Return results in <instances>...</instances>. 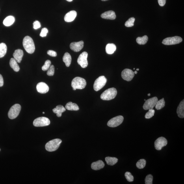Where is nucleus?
<instances>
[{
	"label": "nucleus",
	"mask_w": 184,
	"mask_h": 184,
	"mask_svg": "<svg viewBox=\"0 0 184 184\" xmlns=\"http://www.w3.org/2000/svg\"><path fill=\"white\" fill-rule=\"evenodd\" d=\"M23 44L25 49L28 53L32 54L35 51V45L33 39L31 37H25L23 39Z\"/></svg>",
	"instance_id": "nucleus-1"
},
{
	"label": "nucleus",
	"mask_w": 184,
	"mask_h": 184,
	"mask_svg": "<svg viewBox=\"0 0 184 184\" xmlns=\"http://www.w3.org/2000/svg\"><path fill=\"white\" fill-rule=\"evenodd\" d=\"M117 90L115 88L108 89L101 95V99L103 100H110L115 98L117 95Z\"/></svg>",
	"instance_id": "nucleus-2"
},
{
	"label": "nucleus",
	"mask_w": 184,
	"mask_h": 184,
	"mask_svg": "<svg viewBox=\"0 0 184 184\" xmlns=\"http://www.w3.org/2000/svg\"><path fill=\"white\" fill-rule=\"evenodd\" d=\"M62 142V140L57 138L49 141L45 145L46 150L49 152H53L57 150Z\"/></svg>",
	"instance_id": "nucleus-3"
},
{
	"label": "nucleus",
	"mask_w": 184,
	"mask_h": 184,
	"mask_svg": "<svg viewBox=\"0 0 184 184\" xmlns=\"http://www.w3.org/2000/svg\"><path fill=\"white\" fill-rule=\"evenodd\" d=\"M86 80L83 78L77 77L74 79L71 82V86L76 89H82L85 88L86 85Z\"/></svg>",
	"instance_id": "nucleus-4"
},
{
	"label": "nucleus",
	"mask_w": 184,
	"mask_h": 184,
	"mask_svg": "<svg viewBox=\"0 0 184 184\" xmlns=\"http://www.w3.org/2000/svg\"><path fill=\"white\" fill-rule=\"evenodd\" d=\"M21 108V106L18 104H16L12 106L8 112L9 118L11 120L16 118L19 115Z\"/></svg>",
	"instance_id": "nucleus-5"
},
{
	"label": "nucleus",
	"mask_w": 184,
	"mask_h": 184,
	"mask_svg": "<svg viewBox=\"0 0 184 184\" xmlns=\"http://www.w3.org/2000/svg\"><path fill=\"white\" fill-rule=\"evenodd\" d=\"M107 81V79L104 76L99 77L95 82L94 85L95 90L97 92L101 89L105 85Z\"/></svg>",
	"instance_id": "nucleus-6"
},
{
	"label": "nucleus",
	"mask_w": 184,
	"mask_h": 184,
	"mask_svg": "<svg viewBox=\"0 0 184 184\" xmlns=\"http://www.w3.org/2000/svg\"><path fill=\"white\" fill-rule=\"evenodd\" d=\"M50 124L49 119L45 117H40L36 118L33 122L34 126L42 127L48 126Z\"/></svg>",
	"instance_id": "nucleus-7"
},
{
	"label": "nucleus",
	"mask_w": 184,
	"mask_h": 184,
	"mask_svg": "<svg viewBox=\"0 0 184 184\" xmlns=\"http://www.w3.org/2000/svg\"><path fill=\"white\" fill-rule=\"evenodd\" d=\"M182 41L183 39L180 37L175 36L164 39L162 43L165 45H172L179 44Z\"/></svg>",
	"instance_id": "nucleus-8"
},
{
	"label": "nucleus",
	"mask_w": 184,
	"mask_h": 184,
	"mask_svg": "<svg viewBox=\"0 0 184 184\" xmlns=\"http://www.w3.org/2000/svg\"><path fill=\"white\" fill-rule=\"evenodd\" d=\"M123 120L124 118L122 116H116L107 122V125L110 127H116L122 124Z\"/></svg>",
	"instance_id": "nucleus-9"
},
{
	"label": "nucleus",
	"mask_w": 184,
	"mask_h": 184,
	"mask_svg": "<svg viewBox=\"0 0 184 184\" xmlns=\"http://www.w3.org/2000/svg\"><path fill=\"white\" fill-rule=\"evenodd\" d=\"M88 54L87 52H84L80 54L77 59V63L82 68H85L88 65L87 60Z\"/></svg>",
	"instance_id": "nucleus-10"
},
{
	"label": "nucleus",
	"mask_w": 184,
	"mask_h": 184,
	"mask_svg": "<svg viewBox=\"0 0 184 184\" xmlns=\"http://www.w3.org/2000/svg\"><path fill=\"white\" fill-rule=\"evenodd\" d=\"M158 101V99L157 97H154L147 100L145 101L143 107L146 110L153 109L155 107Z\"/></svg>",
	"instance_id": "nucleus-11"
},
{
	"label": "nucleus",
	"mask_w": 184,
	"mask_h": 184,
	"mask_svg": "<svg viewBox=\"0 0 184 184\" xmlns=\"http://www.w3.org/2000/svg\"><path fill=\"white\" fill-rule=\"evenodd\" d=\"M135 74L131 69H126L123 70L122 72V78L127 81H131L135 77Z\"/></svg>",
	"instance_id": "nucleus-12"
},
{
	"label": "nucleus",
	"mask_w": 184,
	"mask_h": 184,
	"mask_svg": "<svg viewBox=\"0 0 184 184\" xmlns=\"http://www.w3.org/2000/svg\"><path fill=\"white\" fill-rule=\"evenodd\" d=\"M167 144V140L165 137H160L155 142V148L157 150H161L162 148L166 146Z\"/></svg>",
	"instance_id": "nucleus-13"
},
{
	"label": "nucleus",
	"mask_w": 184,
	"mask_h": 184,
	"mask_svg": "<svg viewBox=\"0 0 184 184\" xmlns=\"http://www.w3.org/2000/svg\"><path fill=\"white\" fill-rule=\"evenodd\" d=\"M84 42L81 41L78 42H73L70 44V48L71 50L75 52H79L83 48Z\"/></svg>",
	"instance_id": "nucleus-14"
},
{
	"label": "nucleus",
	"mask_w": 184,
	"mask_h": 184,
	"mask_svg": "<svg viewBox=\"0 0 184 184\" xmlns=\"http://www.w3.org/2000/svg\"><path fill=\"white\" fill-rule=\"evenodd\" d=\"M36 88L38 92L41 94H45L48 92L49 90L48 86L42 82L38 83L37 85Z\"/></svg>",
	"instance_id": "nucleus-15"
},
{
	"label": "nucleus",
	"mask_w": 184,
	"mask_h": 184,
	"mask_svg": "<svg viewBox=\"0 0 184 184\" xmlns=\"http://www.w3.org/2000/svg\"><path fill=\"white\" fill-rule=\"evenodd\" d=\"M77 16V12L74 10L71 11L66 14L64 17V21L70 22L74 20Z\"/></svg>",
	"instance_id": "nucleus-16"
},
{
	"label": "nucleus",
	"mask_w": 184,
	"mask_h": 184,
	"mask_svg": "<svg viewBox=\"0 0 184 184\" xmlns=\"http://www.w3.org/2000/svg\"><path fill=\"white\" fill-rule=\"evenodd\" d=\"M101 16L104 19L114 20L116 18V15L115 12L111 10L103 13L101 14Z\"/></svg>",
	"instance_id": "nucleus-17"
},
{
	"label": "nucleus",
	"mask_w": 184,
	"mask_h": 184,
	"mask_svg": "<svg viewBox=\"0 0 184 184\" xmlns=\"http://www.w3.org/2000/svg\"><path fill=\"white\" fill-rule=\"evenodd\" d=\"M24 55L23 52L22 50L18 49L14 51L13 56L17 62L20 63L22 60Z\"/></svg>",
	"instance_id": "nucleus-18"
},
{
	"label": "nucleus",
	"mask_w": 184,
	"mask_h": 184,
	"mask_svg": "<svg viewBox=\"0 0 184 184\" xmlns=\"http://www.w3.org/2000/svg\"><path fill=\"white\" fill-rule=\"evenodd\" d=\"M105 166V164L102 161L98 160L92 163L91 168L92 170H97L101 169Z\"/></svg>",
	"instance_id": "nucleus-19"
},
{
	"label": "nucleus",
	"mask_w": 184,
	"mask_h": 184,
	"mask_svg": "<svg viewBox=\"0 0 184 184\" xmlns=\"http://www.w3.org/2000/svg\"><path fill=\"white\" fill-rule=\"evenodd\" d=\"M177 113L179 118L184 117V101H182L177 107Z\"/></svg>",
	"instance_id": "nucleus-20"
},
{
	"label": "nucleus",
	"mask_w": 184,
	"mask_h": 184,
	"mask_svg": "<svg viewBox=\"0 0 184 184\" xmlns=\"http://www.w3.org/2000/svg\"><path fill=\"white\" fill-rule=\"evenodd\" d=\"M66 109L63 106L61 105H58L56 106V108H54L53 110V112L54 113L56 114V115L58 117H61L62 114L66 111Z\"/></svg>",
	"instance_id": "nucleus-21"
},
{
	"label": "nucleus",
	"mask_w": 184,
	"mask_h": 184,
	"mask_svg": "<svg viewBox=\"0 0 184 184\" xmlns=\"http://www.w3.org/2000/svg\"><path fill=\"white\" fill-rule=\"evenodd\" d=\"M116 47L113 43H109L106 47V52L109 54H112L116 50Z\"/></svg>",
	"instance_id": "nucleus-22"
},
{
	"label": "nucleus",
	"mask_w": 184,
	"mask_h": 184,
	"mask_svg": "<svg viewBox=\"0 0 184 184\" xmlns=\"http://www.w3.org/2000/svg\"><path fill=\"white\" fill-rule=\"evenodd\" d=\"M15 20L14 16H9L4 19L3 21V24L6 26H9L11 25L14 22Z\"/></svg>",
	"instance_id": "nucleus-23"
},
{
	"label": "nucleus",
	"mask_w": 184,
	"mask_h": 184,
	"mask_svg": "<svg viewBox=\"0 0 184 184\" xmlns=\"http://www.w3.org/2000/svg\"><path fill=\"white\" fill-rule=\"evenodd\" d=\"M72 58L71 56L68 53L66 52L64 54L63 57V61L65 63L67 67H69L70 65Z\"/></svg>",
	"instance_id": "nucleus-24"
},
{
	"label": "nucleus",
	"mask_w": 184,
	"mask_h": 184,
	"mask_svg": "<svg viewBox=\"0 0 184 184\" xmlns=\"http://www.w3.org/2000/svg\"><path fill=\"white\" fill-rule=\"evenodd\" d=\"M10 65L16 72H18L20 69L17 62L14 58H11L10 61Z\"/></svg>",
	"instance_id": "nucleus-25"
},
{
	"label": "nucleus",
	"mask_w": 184,
	"mask_h": 184,
	"mask_svg": "<svg viewBox=\"0 0 184 184\" xmlns=\"http://www.w3.org/2000/svg\"><path fill=\"white\" fill-rule=\"evenodd\" d=\"M66 109L69 110H79L78 106L76 104L72 102H69L65 106Z\"/></svg>",
	"instance_id": "nucleus-26"
},
{
	"label": "nucleus",
	"mask_w": 184,
	"mask_h": 184,
	"mask_svg": "<svg viewBox=\"0 0 184 184\" xmlns=\"http://www.w3.org/2000/svg\"><path fill=\"white\" fill-rule=\"evenodd\" d=\"M7 47L5 43H0V58L4 57L7 52Z\"/></svg>",
	"instance_id": "nucleus-27"
},
{
	"label": "nucleus",
	"mask_w": 184,
	"mask_h": 184,
	"mask_svg": "<svg viewBox=\"0 0 184 184\" xmlns=\"http://www.w3.org/2000/svg\"><path fill=\"white\" fill-rule=\"evenodd\" d=\"M105 160L108 165L111 166L114 165L118 161V159L116 158L109 157L105 158Z\"/></svg>",
	"instance_id": "nucleus-28"
},
{
	"label": "nucleus",
	"mask_w": 184,
	"mask_h": 184,
	"mask_svg": "<svg viewBox=\"0 0 184 184\" xmlns=\"http://www.w3.org/2000/svg\"><path fill=\"white\" fill-rule=\"evenodd\" d=\"M148 41V37L147 36H144L142 37H138L136 39V42L140 45H144L147 43Z\"/></svg>",
	"instance_id": "nucleus-29"
},
{
	"label": "nucleus",
	"mask_w": 184,
	"mask_h": 184,
	"mask_svg": "<svg viewBox=\"0 0 184 184\" xmlns=\"http://www.w3.org/2000/svg\"><path fill=\"white\" fill-rule=\"evenodd\" d=\"M165 106V101L164 98L157 101L155 106V109L157 110H160L163 108Z\"/></svg>",
	"instance_id": "nucleus-30"
},
{
	"label": "nucleus",
	"mask_w": 184,
	"mask_h": 184,
	"mask_svg": "<svg viewBox=\"0 0 184 184\" xmlns=\"http://www.w3.org/2000/svg\"><path fill=\"white\" fill-rule=\"evenodd\" d=\"M146 162L144 159H141L139 160L136 164L137 167L140 169L144 168L146 165Z\"/></svg>",
	"instance_id": "nucleus-31"
},
{
	"label": "nucleus",
	"mask_w": 184,
	"mask_h": 184,
	"mask_svg": "<svg viewBox=\"0 0 184 184\" xmlns=\"http://www.w3.org/2000/svg\"><path fill=\"white\" fill-rule=\"evenodd\" d=\"M135 21V19L133 17L130 18L125 23V25L127 27H131L134 25V22Z\"/></svg>",
	"instance_id": "nucleus-32"
},
{
	"label": "nucleus",
	"mask_w": 184,
	"mask_h": 184,
	"mask_svg": "<svg viewBox=\"0 0 184 184\" xmlns=\"http://www.w3.org/2000/svg\"><path fill=\"white\" fill-rule=\"evenodd\" d=\"M51 62L50 60H47L45 62V64L42 67V70L46 71L48 70L51 66Z\"/></svg>",
	"instance_id": "nucleus-33"
},
{
	"label": "nucleus",
	"mask_w": 184,
	"mask_h": 184,
	"mask_svg": "<svg viewBox=\"0 0 184 184\" xmlns=\"http://www.w3.org/2000/svg\"><path fill=\"white\" fill-rule=\"evenodd\" d=\"M149 110V111L147 112L145 115V118L146 119H150L152 118L155 113V110L153 109H150Z\"/></svg>",
	"instance_id": "nucleus-34"
},
{
	"label": "nucleus",
	"mask_w": 184,
	"mask_h": 184,
	"mask_svg": "<svg viewBox=\"0 0 184 184\" xmlns=\"http://www.w3.org/2000/svg\"><path fill=\"white\" fill-rule=\"evenodd\" d=\"M125 178L127 181L131 182L134 180V177L132 175L131 173L129 172H126L125 174Z\"/></svg>",
	"instance_id": "nucleus-35"
},
{
	"label": "nucleus",
	"mask_w": 184,
	"mask_h": 184,
	"mask_svg": "<svg viewBox=\"0 0 184 184\" xmlns=\"http://www.w3.org/2000/svg\"><path fill=\"white\" fill-rule=\"evenodd\" d=\"M153 179V176L151 174H149L146 177L145 179V183L146 184H152Z\"/></svg>",
	"instance_id": "nucleus-36"
},
{
	"label": "nucleus",
	"mask_w": 184,
	"mask_h": 184,
	"mask_svg": "<svg viewBox=\"0 0 184 184\" xmlns=\"http://www.w3.org/2000/svg\"><path fill=\"white\" fill-rule=\"evenodd\" d=\"M55 68L53 65H52L47 70V74L49 76H52L54 74Z\"/></svg>",
	"instance_id": "nucleus-37"
},
{
	"label": "nucleus",
	"mask_w": 184,
	"mask_h": 184,
	"mask_svg": "<svg viewBox=\"0 0 184 184\" xmlns=\"http://www.w3.org/2000/svg\"><path fill=\"white\" fill-rule=\"evenodd\" d=\"M48 32V30L46 28H43L41 31V33L40 34V36L42 37H46L47 35V34Z\"/></svg>",
	"instance_id": "nucleus-38"
},
{
	"label": "nucleus",
	"mask_w": 184,
	"mask_h": 184,
	"mask_svg": "<svg viewBox=\"0 0 184 184\" xmlns=\"http://www.w3.org/2000/svg\"><path fill=\"white\" fill-rule=\"evenodd\" d=\"M41 27V24L39 21H34L33 23V28L34 29H37Z\"/></svg>",
	"instance_id": "nucleus-39"
},
{
	"label": "nucleus",
	"mask_w": 184,
	"mask_h": 184,
	"mask_svg": "<svg viewBox=\"0 0 184 184\" xmlns=\"http://www.w3.org/2000/svg\"><path fill=\"white\" fill-rule=\"evenodd\" d=\"M47 54L49 56L52 57H56L57 55L56 52L53 50H49L47 52Z\"/></svg>",
	"instance_id": "nucleus-40"
},
{
	"label": "nucleus",
	"mask_w": 184,
	"mask_h": 184,
	"mask_svg": "<svg viewBox=\"0 0 184 184\" xmlns=\"http://www.w3.org/2000/svg\"><path fill=\"white\" fill-rule=\"evenodd\" d=\"M158 2L160 6H163L165 5L166 0H158Z\"/></svg>",
	"instance_id": "nucleus-41"
},
{
	"label": "nucleus",
	"mask_w": 184,
	"mask_h": 184,
	"mask_svg": "<svg viewBox=\"0 0 184 184\" xmlns=\"http://www.w3.org/2000/svg\"><path fill=\"white\" fill-rule=\"evenodd\" d=\"M4 79L3 77L1 74H0V87L3 86L4 85Z\"/></svg>",
	"instance_id": "nucleus-42"
},
{
	"label": "nucleus",
	"mask_w": 184,
	"mask_h": 184,
	"mask_svg": "<svg viewBox=\"0 0 184 184\" xmlns=\"http://www.w3.org/2000/svg\"><path fill=\"white\" fill-rule=\"evenodd\" d=\"M66 1L69 2H71L73 0H66Z\"/></svg>",
	"instance_id": "nucleus-43"
},
{
	"label": "nucleus",
	"mask_w": 184,
	"mask_h": 184,
	"mask_svg": "<svg viewBox=\"0 0 184 184\" xmlns=\"http://www.w3.org/2000/svg\"><path fill=\"white\" fill-rule=\"evenodd\" d=\"M134 73H135V74H137V71H135V72Z\"/></svg>",
	"instance_id": "nucleus-44"
},
{
	"label": "nucleus",
	"mask_w": 184,
	"mask_h": 184,
	"mask_svg": "<svg viewBox=\"0 0 184 184\" xmlns=\"http://www.w3.org/2000/svg\"><path fill=\"white\" fill-rule=\"evenodd\" d=\"M73 89L74 90H76V89H75V88H73Z\"/></svg>",
	"instance_id": "nucleus-45"
},
{
	"label": "nucleus",
	"mask_w": 184,
	"mask_h": 184,
	"mask_svg": "<svg viewBox=\"0 0 184 184\" xmlns=\"http://www.w3.org/2000/svg\"><path fill=\"white\" fill-rule=\"evenodd\" d=\"M148 95V96H150V94H148V95Z\"/></svg>",
	"instance_id": "nucleus-46"
},
{
	"label": "nucleus",
	"mask_w": 184,
	"mask_h": 184,
	"mask_svg": "<svg viewBox=\"0 0 184 184\" xmlns=\"http://www.w3.org/2000/svg\"><path fill=\"white\" fill-rule=\"evenodd\" d=\"M101 1H108V0H101Z\"/></svg>",
	"instance_id": "nucleus-47"
},
{
	"label": "nucleus",
	"mask_w": 184,
	"mask_h": 184,
	"mask_svg": "<svg viewBox=\"0 0 184 184\" xmlns=\"http://www.w3.org/2000/svg\"><path fill=\"white\" fill-rule=\"evenodd\" d=\"M136 70H137V71L139 70V69H136Z\"/></svg>",
	"instance_id": "nucleus-48"
},
{
	"label": "nucleus",
	"mask_w": 184,
	"mask_h": 184,
	"mask_svg": "<svg viewBox=\"0 0 184 184\" xmlns=\"http://www.w3.org/2000/svg\"><path fill=\"white\" fill-rule=\"evenodd\" d=\"M45 113V112H43V114H44Z\"/></svg>",
	"instance_id": "nucleus-49"
},
{
	"label": "nucleus",
	"mask_w": 184,
	"mask_h": 184,
	"mask_svg": "<svg viewBox=\"0 0 184 184\" xmlns=\"http://www.w3.org/2000/svg\"><path fill=\"white\" fill-rule=\"evenodd\" d=\"M144 101H146V99H144Z\"/></svg>",
	"instance_id": "nucleus-50"
},
{
	"label": "nucleus",
	"mask_w": 184,
	"mask_h": 184,
	"mask_svg": "<svg viewBox=\"0 0 184 184\" xmlns=\"http://www.w3.org/2000/svg\"><path fill=\"white\" fill-rule=\"evenodd\" d=\"M133 69H134V70H135V68H134Z\"/></svg>",
	"instance_id": "nucleus-51"
},
{
	"label": "nucleus",
	"mask_w": 184,
	"mask_h": 184,
	"mask_svg": "<svg viewBox=\"0 0 184 184\" xmlns=\"http://www.w3.org/2000/svg\"><path fill=\"white\" fill-rule=\"evenodd\" d=\"M0 150H1V149H0Z\"/></svg>",
	"instance_id": "nucleus-52"
}]
</instances>
